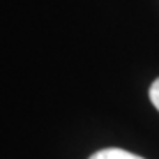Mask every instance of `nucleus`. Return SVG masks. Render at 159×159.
I'll use <instances>...</instances> for the list:
<instances>
[{
  "mask_svg": "<svg viewBox=\"0 0 159 159\" xmlns=\"http://www.w3.org/2000/svg\"><path fill=\"white\" fill-rule=\"evenodd\" d=\"M148 97H150V102H152L156 110L159 111V78L154 80V83L150 85V90H148Z\"/></svg>",
  "mask_w": 159,
  "mask_h": 159,
  "instance_id": "f03ea898",
  "label": "nucleus"
},
{
  "mask_svg": "<svg viewBox=\"0 0 159 159\" xmlns=\"http://www.w3.org/2000/svg\"><path fill=\"white\" fill-rule=\"evenodd\" d=\"M89 159H143L140 156L133 152H127L124 148H102V150H97L96 154H92Z\"/></svg>",
  "mask_w": 159,
  "mask_h": 159,
  "instance_id": "f257e3e1",
  "label": "nucleus"
}]
</instances>
